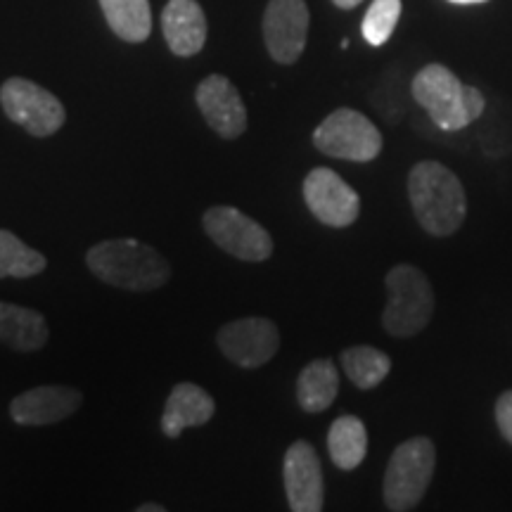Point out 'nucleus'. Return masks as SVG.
<instances>
[{
  "instance_id": "obj_1",
  "label": "nucleus",
  "mask_w": 512,
  "mask_h": 512,
  "mask_svg": "<svg viewBox=\"0 0 512 512\" xmlns=\"http://www.w3.org/2000/svg\"><path fill=\"white\" fill-rule=\"evenodd\" d=\"M408 197L415 219L434 238H448L465 223L467 195L463 183L434 159L413 166L408 174Z\"/></svg>"
},
{
  "instance_id": "obj_2",
  "label": "nucleus",
  "mask_w": 512,
  "mask_h": 512,
  "mask_svg": "<svg viewBox=\"0 0 512 512\" xmlns=\"http://www.w3.org/2000/svg\"><path fill=\"white\" fill-rule=\"evenodd\" d=\"M86 264L102 283L131 292L159 290L171 278L164 256L133 238L100 242L88 249Z\"/></svg>"
},
{
  "instance_id": "obj_3",
  "label": "nucleus",
  "mask_w": 512,
  "mask_h": 512,
  "mask_svg": "<svg viewBox=\"0 0 512 512\" xmlns=\"http://www.w3.org/2000/svg\"><path fill=\"white\" fill-rule=\"evenodd\" d=\"M413 98L441 131H463L484 114L486 100L444 64H427L413 79Z\"/></svg>"
},
{
  "instance_id": "obj_4",
  "label": "nucleus",
  "mask_w": 512,
  "mask_h": 512,
  "mask_svg": "<svg viewBox=\"0 0 512 512\" xmlns=\"http://www.w3.org/2000/svg\"><path fill=\"white\" fill-rule=\"evenodd\" d=\"M387 306L382 325L394 337H413L430 325L434 316V292L427 275L411 264H399L384 278Z\"/></svg>"
},
{
  "instance_id": "obj_5",
  "label": "nucleus",
  "mask_w": 512,
  "mask_h": 512,
  "mask_svg": "<svg viewBox=\"0 0 512 512\" xmlns=\"http://www.w3.org/2000/svg\"><path fill=\"white\" fill-rule=\"evenodd\" d=\"M437 465V451L427 437H413L394 448L384 472L382 496L389 510L408 512L425 498Z\"/></svg>"
},
{
  "instance_id": "obj_6",
  "label": "nucleus",
  "mask_w": 512,
  "mask_h": 512,
  "mask_svg": "<svg viewBox=\"0 0 512 512\" xmlns=\"http://www.w3.org/2000/svg\"><path fill=\"white\" fill-rule=\"evenodd\" d=\"M313 145L323 155L347 162H373L382 152V133L366 114L339 107L313 131Z\"/></svg>"
},
{
  "instance_id": "obj_7",
  "label": "nucleus",
  "mask_w": 512,
  "mask_h": 512,
  "mask_svg": "<svg viewBox=\"0 0 512 512\" xmlns=\"http://www.w3.org/2000/svg\"><path fill=\"white\" fill-rule=\"evenodd\" d=\"M0 105L12 124L22 126L36 138L53 136L67 121L62 102L43 86L22 76H12L0 86Z\"/></svg>"
},
{
  "instance_id": "obj_8",
  "label": "nucleus",
  "mask_w": 512,
  "mask_h": 512,
  "mask_svg": "<svg viewBox=\"0 0 512 512\" xmlns=\"http://www.w3.org/2000/svg\"><path fill=\"white\" fill-rule=\"evenodd\" d=\"M202 226L214 245H219L223 252L238 256L240 261H259L271 259L273 238L271 233L242 214L235 207H211L204 211Z\"/></svg>"
},
{
  "instance_id": "obj_9",
  "label": "nucleus",
  "mask_w": 512,
  "mask_h": 512,
  "mask_svg": "<svg viewBox=\"0 0 512 512\" xmlns=\"http://www.w3.org/2000/svg\"><path fill=\"white\" fill-rule=\"evenodd\" d=\"M216 342L228 361L240 368L266 366L280 349V332L273 320L249 316L233 320L216 332Z\"/></svg>"
},
{
  "instance_id": "obj_10",
  "label": "nucleus",
  "mask_w": 512,
  "mask_h": 512,
  "mask_svg": "<svg viewBox=\"0 0 512 512\" xmlns=\"http://www.w3.org/2000/svg\"><path fill=\"white\" fill-rule=\"evenodd\" d=\"M304 202L311 214L330 228H347L361 214L358 192L328 166H318L304 178Z\"/></svg>"
},
{
  "instance_id": "obj_11",
  "label": "nucleus",
  "mask_w": 512,
  "mask_h": 512,
  "mask_svg": "<svg viewBox=\"0 0 512 512\" xmlns=\"http://www.w3.org/2000/svg\"><path fill=\"white\" fill-rule=\"evenodd\" d=\"M309 36L306 0H271L264 12V41L278 64H292L302 57Z\"/></svg>"
},
{
  "instance_id": "obj_12",
  "label": "nucleus",
  "mask_w": 512,
  "mask_h": 512,
  "mask_svg": "<svg viewBox=\"0 0 512 512\" xmlns=\"http://www.w3.org/2000/svg\"><path fill=\"white\" fill-rule=\"evenodd\" d=\"M285 494L290 510L294 512H320L325 501L323 467L318 453L309 441H294L287 448L283 460Z\"/></svg>"
},
{
  "instance_id": "obj_13",
  "label": "nucleus",
  "mask_w": 512,
  "mask_h": 512,
  "mask_svg": "<svg viewBox=\"0 0 512 512\" xmlns=\"http://www.w3.org/2000/svg\"><path fill=\"white\" fill-rule=\"evenodd\" d=\"M197 107L207 119L211 131H216L223 140H235L247 131V110L238 88L226 76L211 74L197 86Z\"/></svg>"
},
{
  "instance_id": "obj_14",
  "label": "nucleus",
  "mask_w": 512,
  "mask_h": 512,
  "mask_svg": "<svg viewBox=\"0 0 512 512\" xmlns=\"http://www.w3.org/2000/svg\"><path fill=\"white\" fill-rule=\"evenodd\" d=\"M83 396L72 387H34L10 403V415L22 427H43L67 420L81 408Z\"/></svg>"
},
{
  "instance_id": "obj_15",
  "label": "nucleus",
  "mask_w": 512,
  "mask_h": 512,
  "mask_svg": "<svg viewBox=\"0 0 512 512\" xmlns=\"http://www.w3.org/2000/svg\"><path fill=\"white\" fill-rule=\"evenodd\" d=\"M162 31L171 53L197 55L207 43V17L197 0H169L162 12Z\"/></svg>"
},
{
  "instance_id": "obj_16",
  "label": "nucleus",
  "mask_w": 512,
  "mask_h": 512,
  "mask_svg": "<svg viewBox=\"0 0 512 512\" xmlns=\"http://www.w3.org/2000/svg\"><path fill=\"white\" fill-rule=\"evenodd\" d=\"M216 403L202 387L192 382L176 384L162 415V432L169 439L181 437L188 427H202L214 418Z\"/></svg>"
},
{
  "instance_id": "obj_17",
  "label": "nucleus",
  "mask_w": 512,
  "mask_h": 512,
  "mask_svg": "<svg viewBox=\"0 0 512 512\" xmlns=\"http://www.w3.org/2000/svg\"><path fill=\"white\" fill-rule=\"evenodd\" d=\"M48 337V323L41 313L0 302V342L15 351H38L46 347Z\"/></svg>"
},
{
  "instance_id": "obj_18",
  "label": "nucleus",
  "mask_w": 512,
  "mask_h": 512,
  "mask_svg": "<svg viewBox=\"0 0 512 512\" xmlns=\"http://www.w3.org/2000/svg\"><path fill=\"white\" fill-rule=\"evenodd\" d=\"M339 394V373L330 358H316L299 373L297 401L306 413H323Z\"/></svg>"
},
{
  "instance_id": "obj_19",
  "label": "nucleus",
  "mask_w": 512,
  "mask_h": 512,
  "mask_svg": "<svg viewBox=\"0 0 512 512\" xmlns=\"http://www.w3.org/2000/svg\"><path fill=\"white\" fill-rule=\"evenodd\" d=\"M328 451L339 470H356L366 460L368 432L356 415H342L328 432Z\"/></svg>"
},
{
  "instance_id": "obj_20",
  "label": "nucleus",
  "mask_w": 512,
  "mask_h": 512,
  "mask_svg": "<svg viewBox=\"0 0 512 512\" xmlns=\"http://www.w3.org/2000/svg\"><path fill=\"white\" fill-rule=\"evenodd\" d=\"M110 29L126 43H143L152 31L150 0H100Z\"/></svg>"
},
{
  "instance_id": "obj_21",
  "label": "nucleus",
  "mask_w": 512,
  "mask_h": 512,
  "mask_svg": "<svg viewBox=\"0 0 512 512\" xmlns=\"http://www.w3.org/2000/svg\"><path fill=\"white\" fill-rule=\"evenodd\" d=\"M342 368L358 389H375L392 370V358L375 347H349L342 351Z\"/></svg>"
},
{
  "instance_id": "obj_22",
  "label": "nucleus",
  "mask_w": 512,
  "mask_h": 512,
  "mask_svg": "<svg viewBox=\"0 0 512 512\" xmlns=\"http://www.w3.org/2000/svg\"><path fill=\"white\" fill-rule=\"evenodd\" d=\"M46 256L24 245L10 230H0V278H31L46 271Z\"/></svg>"
},
{
  "instance_id": "obj_23",
  "label": "nucleus",
  "mask_w": 512,
  "mask_h": 512,
  "mask_svg": "<svg viewBox=\"0 0 512 512\" xmlns=\"http://www.w3.org/2000/svg\"><path fill=\"white\" fill-rule=\"evenodd\" d=\"M401 17V0H373L366 17H363V38L370 46L380 48L394 34Z\"/></svg>"
},
{
  "instance_id": "obj_24",
  "label": "nucleus",
  "mask_w": 512,
  "mask_h": 512,
  "mask_svg": "<svg viewBox=\"0 0 512 512\" xmlns=\"http://www.w3.org/2000/svg\"><path fill=\"white\" fill-rule=\"evenodd\" d=\"M496 422H498V430L503 434V439L512 446V389L498 396Z\"/></svg>"
},
{
  "instance_id": "obj_25",
  "label": "nucleus",
  "mask_w": 512,
  "mask_h": 512,
  "mask_svg": "<svg viewBox=\"0 0 512 512\" xmlns=\"http://www.w3.org/2000/svg\"><path fill=\"white\" fill-rule=\"evenodd\" d=\"M136 510L138 512H166L164 505H159V503H143V505H138Z\"/></svg>"
},
{
  "instance_id": "obj_26",
  "label": "nucleus",
  "mask_w": 512,
  "mask_h": 512,
  "mask_svg": "<svg viewBox=\"0 0 512 512\" xmlns=\"http://www.w3.org/2000/svg\"><path fill=\"white\" fill-rule=\"evenodd\" d=\"M332 3L342 10H351V8H356V5H361L363 0H332Z\"/></svg>"
},
{
  "instance_id": "obj_27",
  "label": "nucleus",
  "mask_w": 512,
  "mask_h": 512,
  "mask_svg": "<svg viewBox=\"0 0 512 512\" xmlns=\"http://www.w3.org/2000/svg\"><path fill=\"white\" fill-rule=\"evenodd\" d=\"M456 5H477V3H486V0H451Z\"/></svg>"
}]
</instances>
